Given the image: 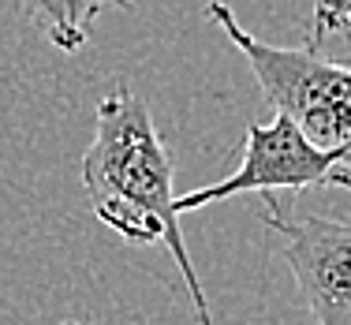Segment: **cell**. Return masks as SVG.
<instances>
[{
  "mask_svg": "<svg viewBox=\"0 0 351 325\" xmlns=\"http://www.w3.org/2000/svg\"><path fill=\"white\" fill-rule=\"evenodd\" d=\"M79 180L90 210L128 243H165L183 273L198 325H213L198 269L187 254L172 191V154L157 131L149 105L131 90H112L97 105L94 143L79 161Z\"/></svg>",
  "mask_w": 351,
  "mask_h": 325,
  "instance_id": "cell-1",
  "label": "cell"
},
{
  "mask_svg": "<svg viewBox=\"0 0 351 325\" xmlns=\"http://www.w3.org/2000/svg\"><path fill=\"white\" fill-rule=\"evenodd\" d=\"M210 19L243 53L273 112L288 116L311 143L325 149L351 146V68L325 60L311 49L258 41L239 27L236 12L224 0H210Z\"/></svg>",
  "mask_w": 351,
  "mask_h": 325,
  "instance_id": "cell-2",
  "label": "cell"
},
{
  "mask_svg": "<svg viewBox=\"0 0 351 325\" xmlns=\"http://www.w3.org/2000/svg\"><path fill=\"white\" fill-rule=\"evenodd\" d=\"M311 187H348L351 191V146H317L288 116H273L269 123H250L243 154L232 176L198 187L191 195H176V213L187 217L213 202L236 195H273V191H311Z\"/></svg>",
  "mask_w": 351,
  "mask_h": 325,
  "instance_id": "cell-3",
  "label": "cell"
},
{
  "mask_svg": "<svg viewBox=\"0 0 351 325\" xmlns=\"http://www.w3.org/2000/svg\"><path fill=\"white\" fill-rule=\"evenodd\" d=\"M262 217L280 236V258L291 269L317 325H351V221L291 213L262 195Z\"/></svg>",
  "mask_w": 351,
  "mask_h": 325,
  "instance_id": "cell-4",
  "label": "cell"
},
{
  "mask_svg": "<svg viewBox=\"0 0 351 325\" xmlns=\"http://www.w3.org/2000/svg\"><path fill=\"white\" fill-rule=\"evenodd\" d=\"M19 8L49 45L60 53H79L105 8L135 12V0H19Z\"/></svg>",
  "mask_w": 351,
  "mask_h": 325,
  "instance_id": "cell-5",
  "label": "cell"
},
{
  "mask_svg": "<svg viewBox=\"0 0 351 325\" xmlns=\"http://www.w3.org/2000/svg\"><path fill=\"white\" fill-rule=\"evenodd\" d=\"M306 49L351 68V0H314L306 23Z\"/></svg>",
  "mask_w": 351,
  "mask_h": 325,
  "instance_id": "cell-6",
  "label": "cell"
},
{
  "mask_svg": "<svg viewBox=\"0 0 351 325\" xmlns=\"http://www.w3.org/2000/svg\"><path fill=\"white\" fill-rule=\"evenodd\" d=\"M60 325H79V322H60Z\"/></svg>",
  "mask_w": 351,
  "mask_h": 325,
  "instance_id": "cell-7",
  "label": "cell"
}]
</instances>
